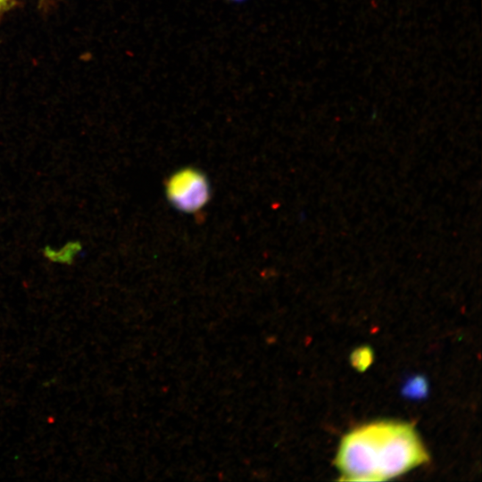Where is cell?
<instances>
[{
    "instance_id": "6da1fadb",
    "label": "cell",
    "mask_w": 482,
    "mask_h": 482,
    "mask_svg": "<svg viewBox=\"0 0 482 482\" xmlns=\"http://www.w3.org/2000/svg\"><path fill=\"white\" fill-rule=\"evenodd\" d=\"M428 460V453L411 425L378 421L346 434L340 443L335 464L343 479L384 481Z\"/></svg>"
},
{
    "instance_id": "277c9868",
    "label": "cell",
    "mask_w": 482,
    "mask_h": 482,
    "mask_svg": "<svg viewBox=\"0 0 482 482\" xmlns=\"http://www.w3.org/2000/svg\"><path fill=\"white\" fill-rule=\"evenodd\" d=\"M427 391L426 382L422 378L417 377L411 380L404 387V393L410 396H422Z\"/></svg>"
},
{
    "instance_id": "7a4b0ae2",
    "label": "cell",
    "mask_w": 482,
    "mask_h": 482,
    "mask_svg": "<svg viewBox=\"0 0 482 482\" xmlns=\"http://www.w3.org/2000/svg\"><path fill=\"white\" fill-rule=\"evenodd\" d=\"M166 194L179 211L195 212L209 200V184L203 173L192 168L179 170L168 179Z\"/></svg>"
},
{
    "instance_id": "5b68a950",
    "label": "cell",
    "mask_w": 482,
    "mask_h": 482,
    "mask_svg": "<svg viewBox=\"0 0 482 482\" xmlns=\"http://www.w3.org/2000/svg\"><path fill=\"white\" fill-rule=\"evenodd\" d=\"M16 5L15 0H0V20Z\"/></svg>"
},
{
    "instance_id": "3957f363",
    "label": "cell",
    "mask_w": 482,
    "mask_h": 482,
    "mask_svg": "<svg viewBox=\"0 0 482 482\" xmlns=\"http://www.w3.org/2000/svg\"><path fill=\"white\" fill-rule=\"evenodd\" d=\"M372 360V353L367 347L359 348L356 350L352 357L353 364L360 370L366 369Z\"/></svg>"
}]
</instances>
